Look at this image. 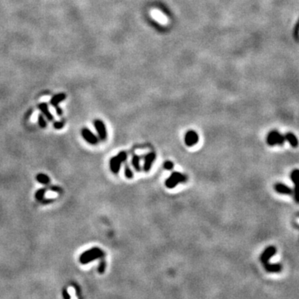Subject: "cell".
I'll return each mask as SVG.
<instances>
[{
  "label": "cell",
  "instance_id": "2e32d148",
  "mask_svg": "<svg viewBox=\"0 0 299 299\" xmlns=\"http://www.w3.org/2000/svg\"><path fill=\"white\" fill-rule=\"evenodd\" d=\"M36 180L37 181L42 185H47L50 183V178H49L48 175H47L46 174H43V173H39L38 175L36 176Z\"/></svg>",
  "mask_w": 299,
  "mask_h": 299
},
{
  "label": "cell",
  "instance_id": "ac0fdd59",
  "mask_svg": "<svg viewBox=\"0 0 299 299\" xmlns=\"http://www.w3.org/2000/svg\"><path fill=\"white\" fill-rule=\"evenodd\" d=\"M124 173H125V176H126L128 180H132V179H133L134 178L133 171H132V168L130 167V166L127 163H126V165H125Z\"/></svg>",
  "mask_w": 299,
  "mask_h": 299
},
{
  "label": "cell",
  "instance_id": "8992f818",
  "mask_svg": "<svg viewBox=\"0 0 299 299\" xmlns=\"http://www.w3.org/2000/svg\"><path fill=\"white\" fill-rule=\"evenodd\" d=\"M199 142V135L195 131H189L185 136V144L188 147H192Z\"/></svg>",
  "mask_w": 299,
  "mask_h": 299
},
{
  "label": "cell",
  "instance_id": "9a60e30c",
  "mask_svg": "<svg viewBox=\"0 0 299 299\" xmlns=\"http://www.w3.org/2000/svg\"><path fill=\"white\" fill-rule=\"evenodd\" d=\"M142 158L141 156H139L137 155H134L132 158V165L133 168L136 170V171L140 172L141 170V159Z\"/></svg>",
  "mask_w": 299,
  "mask_h": 299
},
{
  "label": "cell",
  "instance_id": "603a6c76",
  "mask_svg": "<svg viewBox=\"0 0 299 299\" xmlns=\"http://www.w3.org/2000/svg\"><path fill=\"white\" fill-rule=\"evenodd\" d=\"M163 167L165 170H171L174 168V163H173L172 161H166L163 165Z\"/></svg>",
  "mask_w": 299,
  "mask_h": 299
},
{
  "label": "cell",
  "instance_id": "484cf974",
  "mask_svg": "<svg viewBox=\"0 0 299 299\" xmlns=\"http://www.w3.org/2000/svg\"><path fill=\"white\" fill-rule=\"evenodd\" d=\"M55 109H56V112H57V116L61 117L62 115V110L59 107H55Z\"/></svg>",
  "mask_w": 299,
  "mask_h": 299
},
{
  "label": "cell",
  "instance_id": "d4e9b609",
  "mask_svg": "<svg viewBox=\"0 0 299 299\" xmlns=\"http://www.w3.org/2000/svg\"><path fill=\"white\" fill-rule=\"evenodd\" d=\"M54 199H52V198H50V199H45V198H44V199H42L41 202L42 203V204H49V203H52V202H53Z\"/></svg>",
  "mask_w": 299,
  "mask_h": 299
},
{
  "label": "cell",
  "instance_id": "d6986e66",
  "mask_svg": "<svg viewBox=\"0 0 299 299\" xmlns=\"http://www.w3.org/2000/svg\"><path fill=\"white\" fill-rule=\"evenodd\" d=\"M102 260L100 261L99 265H98V268L97 271L99 272L100 274H103L106 271V268H107V263H106V261L105 259H103V258H101Z\"/></svg>",
  "mask_w": 299,
  "mask_h": 299
},
{
  "label": "cell",
  "instance_id": "ffe728a7",
  "mask_svg": "<svg viewBox=\"0 0 299 299\" xmlns=\"http://www.w3.org/2000/svg\"><path fill=\"white\" fill-rule=\"evenodd\" d=\"M37 122H38L39 127H41V128H42V129L46 128L47 126V123L46 120H45V118H44L42 115H39Z\"/></svg>",
  "mask_w": 299,
  "mask_h": 299
},
{
  "label": "cell",
  "instance_id": "e0dca14e",
  "mask_svg": "<svg viewBox=\"0 0 299 299\" xmlns=\"http://www.w3.org/2000/svg\"><path fill=\"white\" fill-rule=\"evenodd\" d=\"M46 191H47L46 188H41V189H39V190H37L36 193H35V199H36L38 202H41L42 200L44 199V196H45Z\"/></svg>",
  "mask_w": 299,
  "mask_h": 299
},
{
  "label": "cell",
  "instance_id": "4316f807",
  "mask_svg": "<svg viewBox=\"0 0 299 299\" xmlns=\"http://www.w3.org/2000/svg\"><path fill=\"white\" fill-rule=\"evenodd\" d=\"M297 35H298V24L296 25V27H295V38H296V41L298 40Z\"/></svg>",
  "mask_w": 299,
  "mask_h": 299
},
{
  "label": "cell",
  "instance_id": "7c38bea8",
  "mask_svg": "<svg viewBox=\"0 0 299 299\" xmlns=\"http://www.w3.org/2000/svg\"><path fill=\"white\" fill-rule=\"evenodd\" d=\"M37 107H38V109L41 111L42 113L46 117L47 120H48V121H50V122L53 121L54 117L52 115L51 112H50V111H49L48 107H47V103H44V102L40 103V104L37 106Z\"/></svg>",
  "mask_w": 299,
  "mask_h": 299
},
{
  "label": "cell",
  "instance_id": "9c48e42d",
  "mask_svg": "<svg viewBox=\"0 0 299 299\" xmlns=\"http://www.w3.org/2000/svg\"><path fill=\"white\" fill-rule=\"evenodd\" d=\"M156 159V152H150V153L146 154V156H144V166L143 170L145 172H149L151 170L152 165L155 162Z\"/></svg>",
  "mask_w": 299,
  "mask_h": 299
},
{
  "label": "cell",
  "instance_id": "44dd1931",
  "mask_svg": "<svg viewBox=\"0 0 299 299\" xmlns=\"http://www.w3.org/2000/svg\"><path fill=\"white\" fill-rule=\"evenodd\" d=\"M298 170L296 169V170H292V172H291V180H292V182L294 183V185H296L297 184V178H298Z\"/></svg>",
  "mask_w": 299,
  "mask_h": 299
},
{
  "label": "cell",
  "instance_id": "ba28073f",
  "mask_svg": "<svg viewBox=\"0 0 299 299\" xmlns=\"http://www.w3.org/2000/svg\"><path fill=\"white\" fill-rule=\"evenodd\" d=\"M82 136L83 139L91 145H97L99 142V139L97 138V136H96L95 134H93L92 132L88 128H83L82 130Z\"/></svg>",
  "mask_w": 299,
  "mask_h": 299
},
{
  "label": "cell",
  "instance_id": "5bb4252c",
  "mask_svg": "<svg viewBox=\"0 0 299 299\" xmlns=\"http://www.w3.org/2000/svg\"><path fill=\"white\" fill-rule=\"evenodd\" d=\"M284 137L285 140L291 145L292 147H294V148L297 147V146H298V141H297V136H295L294 134L292 133V132H287V133H286L284 135Z\"/></svg>",
  "mask_w": 299,
  "mask_h": 299
},
{
  "label": "cell",
  "instance_id": "52a82bcc",
  "mask_svg": "<svg viewBox=\"0 0 299 299\" xmlns=\"http://www.w3.org/2000/svg\"><path fill=\"white\" fill-rule=\"evenodd\" d=\"M94 127H95L96 130H97V132L100 139H101L102 141L107 140V131L104 122L100 119L95 120V121H94Z\"/></svg>",
  "mask_w": 299,
  "mask_h": 299
},
{
  "label": "cell",
  "instance_id": "7a4b0ae2",
  "mask_svg": "<svg viewBox=\"0 0 299 299\" xmlns=\"http://www.w3.org/2000/svg\"><path fill=\"white\" fill-rule=\"evenodd\" d=\"M127 160V154L126 151H121L118 155L113 156L110 160V169L113 174H118L121 170L122 163L126 162Z\"/></svg>",
  "mask_w": 299,
  "mask_h": 299
},
{
  "label": "cell",
  "instance_id": "6da1fadb",
  "mask_svg": "<svg viewBox=\"0 0 299 299\" xmlns=\"http://www.w3.org/2000/svg\"><path fill=\"white\" fill-rule=\"evenodd\" d=\"M104 251L98 247H94V248H90L88 250L84 251L79 257V262L82 265H85V264H88V263H92L97 259H99V258L101 259V258H104Z\"/></svg>",
  "mask_w": 299,
  "mask_h": 299
},
{
  "label": "cell",
  "instance_id": "3957f363",
  "mask_svg": "<svg viewBox=\"0 0 299 299\" xmlns=\"http://www.w3.org/2000/svg\"><path fill=\"white\" fill-rule=\"evenodd\" d=\"M187 180L188 177L186 175L178 171H175L170 175V177L166 179L165 185L168 189H173L179 184L187 182Z\"/></svg>",
  "mask_w": 299,
  "mask_h": 299
},
{
  "label": "cell",
  "instance_id": "8fae6325",
  "mask_svg": "<svg viewBox=\"0 0 299 299\" xmlns=\"http://www.w3.org/2000/svg\"><path fill=\"white\" fill-rule=\"evenodd\" d=\"M263 267L268 272H280L282 270L281 263H270L269 262L263 263Z\"/></svg>",
  "mask_w": 299,
  "mask_h": 299
},
{
  "label": "cell",
  "instance_id": "7402d4cb",
  "mask_svg": "<svg viewBox=\"0 0 299 299\" xmlns=\"http://www.w3.org/2000/svg\"><path fill=\"white\" fill-rule=\"evenodd\" d=\"M65 125V121H61V122H55L53 123V127L57 130L62 129Z\"/></svg>",
  "mask_w": 299,
  "mask_h": 299
},
{
  "label": "cell",
  "instance_id": "4fadbf2b",
  "mask_svg": "<svg viewBox=\"0 0 299 299\" xmlns=\"http://www.w3.org/2000/svg\"><path fill=\"white\" fill-rule=\"evenodd\" d=\"M66 97H67V95L63 92L56 94V95H54L53 97L51 98V100H50V104L54 107H58L59 103H61L62 102H63L64 100L66 99Z\"/></svg>",
  "mask_w": 299,
  "mask_h": 299
},
{
  "label": "cell",
  "instance_id": "cb8c5ba5",
  "mask_svg": "<svg viewBox=\"0 0 299 299\" xmlns=\"http://www.w3.org/2000/svg\"><path fill=\"white\" fill-rule=\"evenodd\" d=\"M62 297H63L64 299H70L71 298L70 294L68 293V291H67V288H63V289H62Z\"/></svg>",
  "mask_w": 299,
  "mask_h": 299
},
{
  "label": "cell",
  "instance_id": "30bf717a",
  "mask_svg": "<svg viewBox=\"0 0 299 299\" xmlns=\"http://www.w3.org/2000/svg\"><path fill=\"white\" fill-rule=\"evenodd\" d=\"M274 190L276 192H277L278 194H281V195H292V194H293V191H292V189L288 187L287 185L282 184V183H277L274 185Z\"/></svg>",
  "mask_w": 299,
  "mask_h": 299
},
{
  "label": "cell",
  "instance_id": "83f0119b",
  "mask_svg": "<svg viewBox=\"0 0 299 299\" xmlns=\"http://www.w3.org/2000/svg\"><path fill=\"white\" fill-rule=\"evenodd\" d=\"M51 190H52V191H56V192H59V191L61 190V189H60L58 186H52Z\"/></svg>",
  "mask_w": 299,
  "mask_h": 299
},
{
  "label": "cell",
  "instance_id": "277c9868",
  "mask_svg": "<svg viewBox=\"0 0 299 299\" xmlns=\"http://www.w3.org/2000/svg\"><path fill=\"white\" fill-rule=\"evenodd\" d=\"M286 141L283 135L280 134L277 131H272L268 133L267 136V143L268 146H274L277 145L282 146Z\"/></svg>",
  "mask_w": 299,
  "mask_h": 299
},
{
  "label": "cell",
  "instance_id": "5b68a950",
  "mask_svg": "<svg viewBox=\"0 0 299 299\" xmlns=\"http://www.w3.org/2000/svg\"><path fill=\"white\" fill-rule=\"evenodd\" d=\"M276 253H277V248H276L275 246H268L267 248H266L265 249L263 250V252L260 255V258H259L260 262L263 263H263H267V262L270 260V258L276 254Z\"/></svg>",
  "mask_w": 299,
  "mask_h": 299
}]
</instances>
